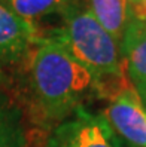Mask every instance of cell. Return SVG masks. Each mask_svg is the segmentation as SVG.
Instances as JSON below:
<instances>
[{"label": "cell", "instance_id": "1", "mask_svg": "<svg viewBox=\"0 0 146 147\" xmlns=\"http://www.w3.org/2000/svg\"><path fill=\"white\" fill-rule=\"evenodd\" d=\"M29 55L30 89L46 120L63 122L92 94H101L92 76L52 37H40Z\"/></svg>", "mask_w": 146, "mask_h": 147}, {"label": "cell", "instance_id": "2", "mask_svg": "<svg viewBox=\"0 0 146 147\" xmlns=\"http://www.w3.org/2000/svg\"><path fill=\"white\" fill-rule=\"evenodd\" d=\"M61 13V28L54 30L49 37L92 76L101 94L110 82L122 83L124 63L119 43L96 20L90 7L70 3Z\"/></svg>", "mask_w": 146, "mask_h": 147}, {"label": "cell", "instance_id": "3", "mask_svg": "<svg viewBox=\"0 0 146 147\" xmlns=\"http://www.w3.org/2000/svg\"><path fill=\"white\" fill-rule=\"evenodd\" d=\"M46 147H122L103 113L76 109L51 132Z\"/></svg>", "mask_w": 146, "mask_h": 147}, {"label": "cell", "instance_id": "4", "mask_svg": "<svg viewBox=\"0 0 146 147\" xmlns=\"http://www.w3.org/2000/svg\"><path fill=\"white\" fill-rule=\"evenodd\" d=\"M103 116L125 147H146V107L131 83L115 91Z\"/></svg>", "mask_w": 146, "mask_h": 147}, {"label": "cell", "instance_id": "5", "mask_svg": "<svg viewBox=\"0 0 146 147\" xmlns=\"http://www.w3.org/2000/svg\"><path fill=\"white\" fill-rule=\"evenodd\" d=\"M39 39V31L31 21L0 3V64L12 65L22 61Z\"/></svg>", "mask_w": 146, "mask_h": 147}, {"label": "cell", "instance_id": "6", "mask_svg": "<svg viewBox=\"0 0 146 147\" xmlns=\"http://www.w3.org/2000/svg\"><path fill=\"white\" fill-rule=\"evenodd\" d=\"M124 68L136 89L146 86V20L131 18L121 45Z\"/></svg>", "mask_w": 146, "mask_h": 147}, {"label": "cell", "instance_id": "7", "mask_svg": "<svg viewBox=\"0 0 146 147\" xmlns=\"http://www.w3.org/2000/svg\"><path fill=\"white\" fill-rule=\"evenodd\" d=\"M90 11L119 45L131 20L128 0H90Z\"/></svg>", "mask_w": 146, "mask_h": 147}, {"label": "cell", "instance_id": "8", "mask_svg": "<svg viewBox=\"0 0 146 147\" xmlns=\"http://www.w3.org/2000/svg\"><path fill=\"white\" fill-rule=\"evenodd\" d=\"M0 147H27L21 111L5 100H0Z\"/></svg>", "mask_w": 146, "mask_h": 147}, {"label": "cell", "instance_id": "9", "mask_svg": "<svg viewBox=\"0 0 146 147\" xmlns=\"http://www.w3.org/2000/svg\"><path fill=\"white\" fill-rule=\"evenodd\" d=\"M0 3L21 18L33 22L34 18L63 12L72 0H0Z\"/></svg>", "mask_w": 146, "mask_h": 147}, {"label": "cell", "instance_id": "10", "mask_svg": "<svg viewBox=\"0 0 146 147\" xmlns=\"http://www.w3.org/2000/svg\"><path fill=\"white\" fill-rule=\"evenodd\" d=\"M131 18L146 20V0H128Z\"/></svg>", "mask_w": 146, "mask_h": 147}, {"label": "cell", "instance_id": "11", "mask_svg": "<svg viewBox=\"0 0 146 147\" xmlns=\"http://www.w3.org/2000/svg\"><path fill=\"white\" fill-rule=\"evenodd\" d=\"M137 92L140 94V97H142V98H145V100H146V86H145V88H140V89H137Z\"/></svg>", "mask_w": 146, "mask_h": 147}, {"label": "cell", "instance_id": "12", "mask_svg": "<svg viewBox=\"0 0 146 147\" xmlns=\"http://www.w3.org/2000/svg\"><path fill=\"white\" fill-rule=\"evenodd\" d=\"M0 79H2V65H0Z\"/></svg>", "mask_w": 146, "mask_h": 147}, {"label": "cell", "instance_id": "13", "mask_svg": "<svg viewBox=\"0 0 146 147\" xmlns=\"http://www.w3.org/2000/svg\"><path fill=\"white\" fill-rule=\"evenodd\" d=\"M142 100H143V102H145V107H146V100H145V98H142Z\"/></svg>", "mask_w": 146, "mask_h": 147}, {"label": "cell", "instance_id": "14", "mask_svg": "<svg viewBox=\"0 0 146 147\" xmlns=\"http://www.w3.org/2000/svg\"><path fill=\"white\" fill-rule=\"evenodd\" d=\"M122 147H125V146H122Z\"/></svg>", "mask_w": 146, "mask_h": 147}]
</instances>
